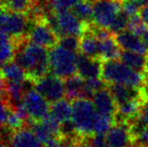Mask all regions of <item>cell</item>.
Instances as JSON below:
<instances>
[{
	"label": "cell",
	"instance_id": "6da1fadb",
	"mask_svg": "<svg viewBox=\"0 0 148 147\" xmlns=\"http://www.w3.org/2000/svg\"><path fill=\"white\" fill-rule=\"evenodd\" d=\"M13 40V38H12ZM15 53L13 61L25 72L26 78L33 84L49 74V52L32 43L27 37L13 40Z\"/></svg>",
	"mask_w": 148,
	"mask_h": 147
},
{
	"label": "cell",
	"instance_id": "7a4b0ae2",
	"mask_svg": "<svg viewBox=\"0 0 148 147\" xmlns=\"http://www.w3.org/2000/svg\"><path fill=\"white\" fill-rule=\"evenodd\" d=\"M145 73L135 71L119 60L102 62L101 80L107 84H123L135 89H141L145 82Z\"/></svg>",
	"mask_w": 148,
	"mask_h": 147
},
{
	"label": "cell",
	"instance_id": "3957f363",
	"mask_svg": "<svg viewBox=\"0 0 148 147\" xmlns=\"http://www.w3.org/2000/svg\"><path fill=\"white\" fill-rule=\"evenodd\" d=\"M72 116L71 121L79 136L94 135L95 121L98 115L96 107L91 100L78 98L71 101Z\"/></svg>",
	"mask_w": 148,
	"mask_h": 147
},
{
	"label": "cell",
	"instance_id": "277c9868",
	"mask_svg": "<svg viewBox=\"0 0 148 147\" xmlns=\"http://www.w3.org/2000/svg\"><path fill=\"white\" fill-rule=\"evenodd\" d=\"M45 19L56 34L58 40L69 36L81 38L86 26V24L81 22L71 10L58 13L48 12L45 15Z\"/></svg>",
	"mask_w": 148,
	"mask_h": 147
},
{
	"label": "cell",
	"instance_id": "5b68a950",
	"mask_svg": "<svg viewBox=\"0 0 148 147\" xmlns=\"http://www.w3.org/2000/svg\"><path fill=\"white\" fill-rule=\"evenodd\" d=\"M77 53L65 50L60 46L49 50L50 70L52 74L66 80L77 74Z\"/></svg>",
	"mask_w": 148,
	"mask_h": 147
},
{
	"label": "cell",
	"instance_id": "8992f818",
	"mask_svg": "<svg viewBox=\"0 0 148 147\" xmlns=\"http://www.w3.org/2000/svg\"><path fill=\"white\" fill-rule=\"evenodd\" d=\"M1 33L13 40L27 37L32 20L26 14L1 9Z\"/></svg>",
	"mask_w": 148,
	"mask_h": 147
},
{
	"label": "cell",
	"instance_id": "52a82bcc",
	"mask_svg": "<svg viewBox=\"0 0 148 147\" xmlns=\"http://www.w3.org/2000/svg\"><path fill=\"white\" fill-rule=\"evenodd\" d=\"M121 10L120 0H98L93 3L92 24L108 29Z\"/></svg>",
	"mask_w": 148,
	"mask_h": 147
},
{
	"label": "cell",
	"instance_id": "ba28073f",
	"mask_svg": "<svg viewBox=\"0 0 148 147\" xmlns=\"http://www.w3.org/2000/svg\"><path fill=\"white\" fill-rule=\"evenodd\" d=\"M27 38L32 43L41 46L45 49H53L58 44V38L51 27L45 16L33 21Z\"/></svg>",
	"mask_w": 148,
	"mask_h": 147
},
{
	"label": "cell",
	"instance_id": "9c48e42d",
	"mask_svg": "<svg viewBox=\"0 0 148 147\" xmlns=\"http://www.w3.org/2000/svg\"><path fill=\"white\" fill-rule=\"evenodd\" d=\"M24 106L28 115V123L41 122L50 114L51 104L36 90H29L24 98Z\"/></svg>",
	"mask_w": 148,
	"mask_h": 147
},
{
	"label": "cell",
	"instance_id": "30bf717a",
	"mask_svg": "<svg viewBox=\"0 0 148 147\" xmlns=\"http://www.w3.org/2000/svg\"><path fill=\"white\" fill-rule=\"evenodd\" d=\"M34 88L52 104L65 96V84L62 79L49 73L34 83Z\"/></svg>",
	"mask_w": 148,
	"mask_h": 147
},
{
	"label": "cell",
	"instance_id": "8fae6325",
	"mask_svg": "<svg viewBox=\"0 0 148 147\" xmlns=\"http://www.w3.org/2000/svg\"><path fill=\"white\" fill-rule=\"evenodd\" d=\"M105 137L110 147H130L133 144L130 124H114Z\"/></svg>",
	"mask_w": 148,
	"mask_h": 147
},
{
	"label": "cell",
	"instance_id": "7c38bea8",
	"mask_svg": "<svg viewBox=\"0 0 148 147\" xmlns=\"http://www.w3.org/2000/svg\"><path fill=\"white\" fill-rule=\"evenodd\" d=\"M102 62L100 59H93L79 53L77 55V74L84 80L97 79L101 77Z\"/></svg>",
	"mask_w": 148,
	"mask_h": 147
},
{
	"label": "cell",
	"instance_id": "4fadbf2b",
	"mask_svg": "<svg viewBox=\"0 0 148 147\" xmlns=\"http://www.w3.org/2000/svg\"><path fill=\"white\" fill-rule=\"evenodd\" d=\"M114 38L120 48L123 49L124 51L138 53L143 55L148 53V47L146 44L143 41L141 38L136 36L130 30H125L121 33L116 34Z\"/></svg>",
	"mask_w": 148,
	"mask_h": 147
},
{
	"label": "cell",
	"instance_id": "5bb4252c",
	"mask_svg": "<svg viewBox=\"0 0 148 147\" xmlns=\"http://www.w3.org/2000/svg\"><path fill=\"white\" fill-rule=\"evenodd\" d=\"M93 103L99 114L114 119L117 106L107 85L95 95L93 98Z\"/></svg>",
	"mask_w": 148,
	"mask_h": 147
},
{
	"label": "cell",
	"instance_id": "9a60e30c",
	"mask_svg": "<svg viewBox=\"0 0 148 147\" xmlns=\"http://www.w3.org/2000/svg\"><path fill=\"white\" fill-rule=\"evenodd\" d=\"M79 53L89 58L100 59V41L89 30L88 24H86L84 34L80 38Z\"/></svg>",
	"mask_w": 148,
	"mask_h": 147
},
{
	"label": "cell",
	"instance_id": "2e32d148",
	"mask_svg": "<svg viewBox=\"0 0 148 147\" xmlns=\"http://www.w3.org/2000/svg\"><path fill=\"white\" fill-rule=\"evenodd\" d=\"M116 103V106L130 101V100L141 98L140 89H135L123 84H110L107 85Z\"/></svg>",
	"mask_w": 148,
	"mask_h": 147
},
{
	"label": "cell",
	"instance_id": "e0dca14e",
	"mask_svg": "<svg viewBox=\"0 0 148 147\" xmlns=\"http://www.w3.org/2000/svg\"><path fill=\"white\" fill-rule=\"evenodd\" d=\"M50 114L56 118L61 125L71 121L72 106L71 100L62 98L56 102L52 103L50 106Z\"/></svg>",
	"mask_w": 148,
	"mask_h": 147
},
{
	"label": "cell",
	"instance_id": "ac0fdd59",
	"mask_svg": "<svg viewBox=\"0 0 148 147\" xmlns=\"http://www.w3.org/2000/svg\"><path fill=\"white\" fill-rule=\"evenodd\" d=\"M85 80L79 74H75L64 81L66 98L73 101L78 98H83V93Z\"/></svg>",
	"mask_w": 148,
	"mask_h": 147
},
{
	"label": "cell",
	"instance_id": "d6986e66",
	"mask_svg": "<svg viewBox=\"0 0 148 147\" xmlns=\"http://www.w3.org/2000/svg\"><path fill=\"white\" fill-rule=\"evenodd\" d=\"M1 80L9 83H23L27 80L25 72L14 61L2 64Z\"/></svg>",
	"mask_w": 148,
	"mask_h": 147
},
{
	"label": "cell",
	"instance_id": "ffe728a7",
	"mask_svg": "<svg viewBox=\"0 0 148 147\" xmlns=\"http://www.w3.org/2000/svg\"><path fill=\"white\" fill-rule=\"evenodd\" d=\"M121 48L116 42L115 38L110 37L100 41V60L110 61L117 60L121 56Z\"/></svg>",
	"mask_w": 148,
	"mask_h": 147
},
{
	"label": "cell",
	"instance_id": "44dd1931",
	"mask_svg": "<svg viewBox=\"0 0 148 147\" xmlns=\"http://www.w3.org/2000/svg\"><path fill=\"white\" fill-rule=\"evenodd\" d=\"M146 56L138 53L122 51L120 61L127 66L128 68L133 69L135 71L145 73V66Z\"/></svg>",
	"mask_w": 148,
	"mask_h": 147
},
{
	"label": "cell",
	"instance_id": "7402d4cb",
	"mask_svg": "<svg viewBox=\"0 0 148 147\" xmlns=\"http://www.w3.org/2000/svg\"><path fill=\"white\" fill-rule=\"evenodd\" d=\"M36 0H1V9L12 12L28 14Z\"/></svg>",
	"mask_w": 148,
	"mask_h": 147
},
{
	"label": "cell",
	"instance_id": "603a6c76",
	"mask_svg": "<svg viewBox=\"0 0 148 147\" xmlns=\"http://www.w3.org/2000/svg\"><path fill=\"white\" fill-rule=\"evenodd\" d=\"M71 11L81 22L84 23V24H91L92 23L93 4L84 1V0H80L71 9Z\"/></svg>",
	"mask_w": 148,
	"mask_h": 147
},
{
	"label": "cell",
	"instance_id": "cb8c5ba5",
	"mask_svg": "<svg viewBox=\"0 0 148 147\" xmlns=\"http://www.w3.org/2000/svg\"><path fill=\"white\" fill-rule=\"evenodd\" d=\"M15 44L11 38L1 33V63L5 64L13 61Z\"/></svg>",
	"mask_w": 148,
	"mask_h": 147
},
{
	"label": "cell",
	"instance_id": "d4e9b609",
	"mask_svg": "<svg viewBox=\"0 0 148 147\" xmlns=\"http://www.w3.org/2000/svg\"><path fill=\"white\" fill-rule=\"evenodd\" d=\"M107 84L105 83L101 79H88L85 80L84 93H83V98L91 100L95 96V95L100 91L101 89L106 87Z\"/></svg>",
	"mask_w": 148,
	"mask_h": 147
},
{
	"label": "cell",
	"instance_id": "484cf974",
	"mask_svg": "<svg viewBox=\"0 0 148 147\" xmlns=\"http://www.w3.org/2000/svg\"><path fill=\"white\" fill-rule=\"evenodd\" d=\"M80 0H47L46 4L49 8V12L58 13L61 11L71 10Z\"/></svg>",
	"mask_w": 148,
	"mask_h": 147
},
{
	"label": "cell",
	"instance_id": "4316f807",
	"mask_svg": "<svg viewBox=\"0 0 148 147\" xmlns=\"http://www.w3.org/2000/svg\"><path fill=\"white\" fill-rule=\"evenodd\" d=\"M112 126H114V119L98 113L94 126V133L97 135L106 136V134L110 131Z\"/></svg>",
	"mask_w": 148,
	"mask_h": 147
},
{
	"label": "cell",
	"instance_id": "83f0119b",
	"mask_svg": "<svg viewBox=\"0 0 148 147\" xmlns=\"http://www.w3.org/2000/svg\"><path fill=\"white\" fill-rule=\"evenodd\" d=\"M127 30H130V32L135 34L136 36L139 38H143V35L146 33L148 30V26H146L143 23V21L140 18L139 14L130 16L128 19V25H127Z\"/></svg>",
	"mask_w": 148,
	"mask_h": 147
},
{
	"label": "cell",
	"instance_id": "f1b7e54d",
	"mask_svg": "<svg viewBox=\"0 0 148 147\" xmlns=\"http://www.w3.org/2000/svg\"><path fill=\"white\" fill-rule=\"evenodd\" d=\"M128 19L130 17L124 12L123 10H121L117 17L114 19V21L112 22V24L110 25V27L108 28V30L112 34H119L123 32V31L126 30L127 28V25H128Z\"/></svg>",
	"mask_w": 148,
	"mask_h": 147
},
{
	"label": "cell",
	"instance_id": "f546056e",
	"mask_svg": "<svg viewBox=\"0 0 148 147\" xmlns=\"http://www.w3.org/2000/svg\"><path fill=\"white\" fill-rule=\"evenodd\" d=\"M57 45L68 51L77 53L78 51H80V38L72 36L63 37L59 38Z\"/></svg>",
	"mask_w": 148,
	"mask_h": 147
},
{
	"label": "cell",
	"instance_id": "4dcf8cb0",
	"mask_svg": "<svg viewBox=\"0 0 148 147\" xmlns=\"http://www.w3.org/2000/svg\"><path fill=\"white\" fill-rule=\"evenodd\" d=\"M73 144L74 147H110L108 144H105L103 145L96 146L93 144H91V142L89 141V136H78L73 140Z\"/></svg>",
	"mask_w": 148,
	"mask_h": 147
},
{
	"label": "cell",
	"instance_id": "1f68e13d",
	"mask_svg": "<svg viewBox=\"0 0 148 147\" xmlns=\"http://www.w3.org/2000/svg\"><path fill=\"white\" fill-rule=\"evenodd\" d=\"M139 119H140V121L145 124V125H148V100L143 102L142 104Z\"/></svg>",
	"mask_w": 148,
	"mask_h": 147
},
{
	"label": "cell",
	"instance_id": "d6a6232c",
	"mask_svg": "<svg viewBox=\"0 0 148 147\" xmlns=\"http://www.w3.org/2000/svg\"><path fill=\"white\" fill-rule=\"evenodd\" d=\"M51 147H74L73 144V140L72 139H62L60 142H58L56 144Z\"/></svg>",
	"mask_w": 148,
	"mask_h": 147
},
{
	"label": "cell",
	"instance_id": "836d02e7",
	"mask_svg": "<svg viewBox=\"0 0 148 147\" xmlns=\"http://www.w3.org/2000/svg\"><path fill=\"white\" fill-rule=\"evenodd\" d=\"M139 16L146 26H148V6L142 8L139 11Z\"/></svg>",
	"mask_w": 148,
	"mask_h": 147
},
{
	"label": "cell",
	"instance_id": "e575fe53",
	"mask_svg": "<svg viewBox=\"0 0 148 147\" xmlns=\"http://www.w3.org/2000/svg\"><path fill=\"white\" fill-rule=\"evenodd\" d=\"M145 74L148 76V53L145 58Z\"/></svg>",
	"mask_w": 148,
	"mask_h": 147
},
{
	"label": "cell",
	"instance_id": "d590c367",
	"mask_svg": "<svg viewBox=\"0 0 148 147\" xmlns=\"http://www.w3.org/2000/svg\"><path fill=\"white\" fill-rule=\"evenodd\" d=\"M1 147H10L9 144H5V142H1Z\"/></svg>",
	"mask_w": 148,
	"mask_h": 147
},
{
	"label": "cell",
	"instance_id": "8d00e7d4",
	"mask_svg": "<svg viewBox=\"0 0 148 147\" xmlns=\"http://www.w3.org/2000/svg\"><path fill=\"white\" fill-rule=\"evenodd\" d=\"M84 1H86V2H89V3H95L96 1H98V0H84Z\"/></svg>",
	"mask_w": 148,
	"mask_h": 147
}]
</instances>
